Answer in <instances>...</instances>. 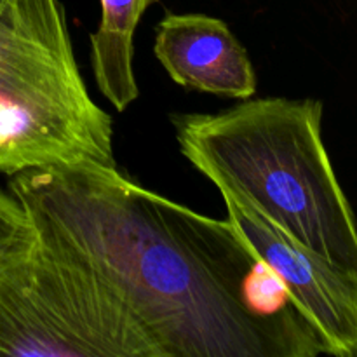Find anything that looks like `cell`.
<instances>
[{
  "mask_svg": "<svg viewBox=\"0 0 357 357\" xmlns=\"http://www.w3.org/2000/svg\"><path fill=\"white\" fill-rule=\"evenodd\" d=\"M35 236L103 278L160 357H317L326 345L229 220L201 215L117 167L10 176Z\"/></svg>",
  "mask_w": 357,
  "mask_h": 357,
  "instance_id": "1",
  "label": "cell"
},
{
  "mask_svg": "<svg viewBox=\"0 0 357 357\" xmlns=\"http://www.w3.org/2000/svg\"><path fill=\"white\" fill-rule=\"evenodd\" d=\"M185 159L295 243L357 281V222L323 142L316 100H244L173 117Z\"/></svg>",
  "mask_w": 357,
  "mask_h": 357,
  "instance_id": "2",
  "label": "cell"
},
{
  "mask_svg": "<svg viewBox=\"0 0 357 357\" xmlns=\"http://www.w3.org/2000/svg\"><path fill=\"white\" fill-rule=\"evenodd\" d=\"M117 167L112 117L94 103L59 0H0V173Z\"/></svg>",
  "mask_w": 357,
  "mask_h": 357,
  "instance_id": "3",
  "label": "cell"
},
{
  "mask_svg": "<svg viewBox=\"0 0 357 357\" xmlns=\"http://www.w3.org/2000/svg\"><path fill=\"white\" fill-rule=\"evenodd\" d=\"M0 356L160 357L103 278L35 232L0 251Z\"/></svg>",
  "mask_w": 357,
  "mask_h": 357,
  "instance_id": "4",
  "label": "cell"
},
{
  "mask_svg": "<svg viewBox=\"0 0 357 357\" xmlns=\"http://www.w3.org/2000/svg\"><path fill=\"white\" fill-rule=\"evenodd\" d=\"M227 220L319 333L328 356L357 357V281L272 225L241 199L222 194Z\"/></svg>",
  "mask_w": 357,
  "mask_h": 357,
  "instance_id": "5",
  "label": "cell"
},
{
  "mask_svg": "<svg viewBox=\"0 0 357 357\" xmlns=\"http://www.w3.org/2000/svg\"><path fill=\"white\" fill-rule=\"evenodd\" d=\"M167 75L180 86L234 100L257 93V73L225 21L208 14L167 13L153 45Z\"/></svg>",
  "mask_w": 357,
  "mask_h": 357,
  "instance_id": "6",
  "label": "cell"
},
{
  "mask_svg": "<svg viewBox=\"0 0 357 357\" xmlns=\"http://www.w3.org/2000/svg\"><path fill=\"white\" fill-rule=\"evenodd\" d=\"M157 0H100L101 21L91 35V63L98 89L117 112L139 96L132 56L139 20Z\"/></svg>",
  "mask_w": 357,
  "mask_h": 357,
  "instance_id": "7",
  "label": "cell"
},
{
  "mask_svg": "<svg viewBox=\"0 0 357 357\" xmlns=\"http://www.w3.org/2000/svg\"><path fill=\"white\" fill-rule=\"evenodd\" d=\"M33 232L26 211L13 194L0 192V251Z\"/></svg>",
  "mask_w": 357,
  "mask_h": 357,
  "instance_id": "8",
  "label": "cell"
}]
</instances>
